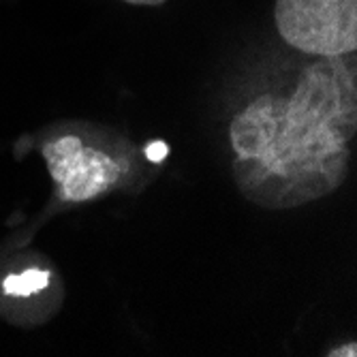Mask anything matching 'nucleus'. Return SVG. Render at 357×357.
<instances>
[{
  "instance_id": "f257e3e1",
  "label": "nucleus",
  "mask_w": 357,
  "mask_h": 357,
  "mask_svg": "<svg viewBox=\"0 0 357 357\" xmlns=\"http://www.w3.org/2000/svg\"><path fill=\"white\" fill-rule=\"evenodd\" d=\"M355 131V64L344 56L321 58L287 99L261 94L231 120L238 188L270 210L326 197L347 178Z\"/></svg>"
},
{
  "instance_id": "f03ea898",
  "label": "nucleus",
  "mask_w": 357,
  "mask_h": 357,
  "mask_svg": "<svg viewBox=\"0 0 357 357\" xmlns=\"http://www.w3.org/2000/svg\"><path fill=\"white\" fill-rule=\"evenodd\" d=\"M274 22L280 37L308 56L357 50V0H276Z\"/></svg>"
},
{
  "instance_id": "7ed1b4c3",
  "label": "nucleus",
  "mask_w": 357,
  "mask_h": 357,
  "mask_svg": "<svg viewBox=\"0 0 357 357\" xmlns=\"http://www.w3.org/2000/svg\"><path fill=\"white\" fill-rule=\"evenodd\" d=\"M43 158L58 199L90 202L109 192L122 178L124 167L105 152L86 146L75 135H62L43 146Z\"/></svg>"
},
{
  "instance_id": "20e7f679",
  "label": "nucleus",
  "mask_w": 357,
  "mask_h": 357,
  "mask_svg": "<svg viewBox=\"0 0 357 357\" xmlns=\"http://www.w3.org/2000/svg\"><path fill=\"white\" fill-rule=\"evenodd\" d=\"M50 278H52V274L47 270L30 268L22 274H9L3 280V291L13 298H28V296L41 294L43 289H47Z\"/></svg>"
},
{
  "instance_id": "39448f33",
  "label": "nucleus",
  "mask_w": 357,
  "mask_h": 357,
  "mask_svg": "<svg viewBox=\"0 0 357 357\" xmlns=\"http://www.w3.org/2000/svg\"><path fill=\"white\" fill-rule=\"evenodd\" d=\"M167 152H169V148H167L163 142L150 144V146L146 148V154H148V158H150V160H154V163H158V160H163V158L167 156Z\"/></svg>"
},
{
  "instance_id": "423d86ee",
  "label": "nucleus",
  "mask_w": 357,
  "mask_h": 357,
  "mask_svg": "<svg viewBox=\"0 0 357 357\" xmlns=\"http://www.w3.org/2000/svg\"><path fill=\"white\" fill-rule=\"evenodd\" d=\"M330 357H357V344L355 342H349V344H344V347H338V349H334V351H330L328 353Z\"/></svg>"
},
{
  "instance_id": "0eeeda50",
  "label": "nucleus",
  "mask_w": 357,
  "mask_h": 357,
  "mask_svg": "<svg viewBox=\"0 0 357 357\" xmlns=\"http://www.w3.org/2000/svg\"><path fill=\"white\" fill-rule=\"evenodd\" d=\"M122 3H128V5H139V7H158V5H163L165 0H122Z\"/></svg>"
}]
</instances>
